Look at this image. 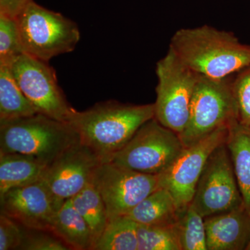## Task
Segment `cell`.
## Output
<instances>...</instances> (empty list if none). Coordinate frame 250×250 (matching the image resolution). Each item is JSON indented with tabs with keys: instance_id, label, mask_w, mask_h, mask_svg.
Listing matches in <instances>:
<instances>
[{
	"instance_id": "obj_1",
	"label": "cell",
	"mask_w": 250,
	"mask_h": 250,
	"mask_svg": "<svg viewBox=\"0 0 250 250\" xmlns=\"http://www.w3.org/2000/svg\"><path fill=\"white\" fill-rule=\"evenodd\" d=\"M154 118V104L133 105L109 100L85 111L74 110L67 123L76 131L80 142L106 163Z\"/></svg>"
},
{
	"instance_id": "obj_2",
	"label": "cell",
	"mask_w": 250,
	"mask_h": 250,
	"mask_svg": "<svg viewBox=\"0 0 250 250\" xmlns=\"http://www.w3.org/2000/svg\"><path fill=\"white\" fill-rule=\"evenodd\" d=\"M169 49L192 72L208 78H228L250 66V45L209 26L179 29Z\"/></svg>"
},
{
	"instance_id": "obj_3",
	"label": "cell",
	"mask_w": 250,
	"mask_h": 250,
	"mask_svg": "<svg viewBox=\"0 0 250 250\" xmlns=\"http://www.w3.org/2000/svg\"><path fill=\"white\" fill-rule=\"evenodd\" d=\"M80 141L68 123L40 113L0 121V153L33 156L47 166Z\"/></svg>"
},
{
	"instance_id": "obj_4",
	"label": "cell",
	"mask_w": 250,
	"mask_h": 250,
	"mask_svg": "<svg viewBox=\"0 0 250 250\" xmlns=\"http://www.w3.org/2000/svg\"><path fill=\"white\" fill-rule=\"evenodd\" d=\"M16 19L23 53L44 62L72 52L80 40L76 23L33 0Z\"/></svg>"
},
{
	"instance_id": "obj_5",
	"label": "cell",
	"mask_w": 250,
	"mask_h": 250,
	"mask_svg": "<svg viewBox=\"0 0 250 250\" xmlns=\"http://www.w3.org/2000/svg\"><path fill=\"white\" fill-rule=\"evenodd\" d=\"M156 100L154 118L179 135L185 129L199 75L192 72L169 49L156 64Z\"/></svg>"
},
{
	"instance_id": "obj_6",
	"label": "cell",
	"mask_w": 250,
	"mask_h": 250,
	"mask_svg": "<svg viewBox=\"0 0 250 250\" xmlns=\"http://www.w3.org/2000/svg\"><path fill=\"white\" fill-rule=\"evenodd\" d=\"M184 149L179 134L154 118L143 124L108 162L135 172L159 175L170 167Z\"/></svg>"
},
{
	"instance_id": "obj_7",
	"label": "cell",
	"mask_w": 250,
	"mask_h": 250,
	"mask_svg": "<svg viewBox=\"0 0 250 250\" xmlns=\"http://www.w3.org/2000/svg\"><path fill=\"white\" fill-rule=\"evenodd\" d=\"M235 119L238 118L232 82L199 75L188 122L179 136L184 147H190Z\"/></svg>"
},
{
	"instance_id": "obj_8",
	"label": "cell",
	"mask_w": 250,
	"mask_h": 250,
	"mask_svg": "<svg viewBox=\"0 0 250 250\" xmlns=\"http://www.w3.org/2000/svg\"><path fill=\"white\" fill-rule=\"evenodd\" d=\"M10 68L36 113L67 123L75 108L67 103L48 62L22 53Z\"/></svg>"
},
{
	"instance_id": "obj_9",
	"label": "cell",
	"mask_w": 250,
	"mask_h": 250,
	"mask_svg": "<svg viewBox=\"0 0 250 250\" xmlns=\"http://www.w3.org/2000/svg\"><path fill=\"white\" fill-rule=\"evenodd\" d=\"M191 203L204 218L243 205L225 143L219 146L208 157Z\"/></svg>"
},
{
	"instance_id": "obj_10",
	"label": "cell",
	"mask_w": 250,
	"mask_h": 250,
	"mask_svg": "<svg viewBox=\"0 0 250 250\" xmlns=\"http://www.w3.org/2000/svg\"><path fill=\"white\" fill-rule=\"evenodd\" d=\"M91 182L103 198L108 220L126 215L161 188L159 175L135 172L110 162L97 167Z\"/></svg>"
},
{
	"instance_id": "obj_11",
	"label": "cell",
	"mask_w": 250,
	"mask_h": 250,
	"mask_svg": "<svg viewBox=\"0 0 250 250\" xmlns=\"http://www.w3.org/2000/svg\"><path fill=\"white\" fill-rule=\"evenodd\" d=\"M228 132V126H222L198 143L184 147L170 167L159 174L160 187L170 192L179 210L191 203L208 157L226 142Z\"/></svg>"
},
{
	"instance_id": "obj_12",
	"label": "cell",
	"mask_w": 250,
	"mask_h": 250,
	"mask_svg": "<svg viewBox=\"0 0 250 250\" xmlns=\"http://www.w3.org/2000/svg\"><path fill=\"white\" fill-rule=\"evenodd\" d=\"M102 161L82 143L64 151L46 167L41 182L52 195L57 209L91 182Z\"/></svg>"
},
{
	"instance_id": "obj_13",
	"label": "cell",
	"mask_w": 250,
	"mask_h": 250,
	"mask_svg": "<svg viewBox=\"0 0 250 250\" xmlns=\"http://www.w3.org/2000/svg\"><path fill=\"white\" fill-rule=\"evenodd\" d=\"M1 213L33 231L51 232L57 209L42 182L17 188L0 196Z\"/></svg>"
},
{
	"instance_id": "obj_14",
	"label": "cell",
	"mask_w": 250,
	"mask_h": 250,
	"mask_svg": "<svg viewBox=\"0 0 250 250\" xmlns=\"http://www.w3.org/2000/svg\"><path fill=\"white\" fill-rule=\"evenodd\" d=\"M208 250H246L250 243V214L244 205L205 218Z\"/></svg>"
},
{
	"instance_id": "obj_15",
	"label": "cell",
	"mask_w": 250,
	"mask_h": 250,
	"mask_svg": "<svg viewBox=\"0 0 250 250\" xmlns=\"http://www.w3.org/2000/svg\"><path fill=\"white\" fill-rule=\"evenodd\" d=\"M47 164L21 153H0V196L12 189L41 182Z\"/></svg>"
},
{
	"instance_id": "obj_16",
	"label": "cell",
	"mask_w": 250,
	"mask_h": 250,
	"mask_svg": "<svg viewBox=\"0 0 250 250\" xmlns=\"http://www.w3.org/2000/svg\"><path fill=\"white\" fill-rule=\"evenodd\" d=\"M243 205L250 214V126L238 119L228 125L226 142Z\"/></svg>"
},
{
	"instance_id": "obj_17",
	"label": "cell",
	"mask_w": 250,
	"mask_h": 250,
	"mask_svg": "<svg viewBox=\"0 0 250 250\" xmlns=\"http://www.w3.org/2000/svg\"><path fill=\"white\" fill-rule=\"evenodd\" d=\"M51 233L60 238L70 250H93V236L89 227L74 207L70 199L56 212Z\"/></svg>"
},
{
	"instance_id": "obj_18",
	"label": "cell",
	"mask_w": 250,
	"mask_h": 250,
	"mask_svg": "<svg viewBox=\"0 0 250 250\" xmlns=\"http://www.w3.org/2000/svg\"><path fill=\"white\" fill-rule=\"evenodd\" d=\"M179 210L170 192L159 188L126 214L140 225H170L177 222Z\"/></svg>"
},
{
	"instance_id": "obj_19",
	"label": "cell",
	"mask_w": 250,
	"mask_h": 250,
	"mask_svg": "<svg viewBox=\"0 0 250 250\" xmlns=\"http://www.w3.org/2000/svg\"><path fill=\"white\" fill-rule=\"evenodd\" d=\"M36 113L15 80L10 66L0 65V121H11Z\"/></svg>"
},
{
	"instance_id": "obj_20",
	"label": "cell",
	"mask_w": 250,
	"mask_h": 250,
	"mask_svg": "<svg viewBox=\"0 0 250 250\" xmlns=\"http://www.w3.org/2000/svg\"><path fill=\"white\" fill-rule=\"evenodd\" d=\"M70 200L74 207L88 224L95 248L108 221L106 207L100 192L90 182Z\"/></svg>"
},
{
	"instance_id": "obj_21",
	"label": "cell",
	"mask_w": 250,
	"mask_h": 250,
	"mask_svg": "<svg viewBox=\"0 0 250 250\" xmlns=\"http://www.w3.org/2000/svg\"><path fill=\"white\" fill-rule=\"evenodd\" d=\"M137 223L126 215L108 220L94 250H138Z\"/></svg>"
},
{
	"instance_id": "obj_22",
	"label": "cell",
	"mask_w": 250,
	"mask_h": 250,
	"mask_svg": "<svg viewBox=\"0 0 250 250\" xmlns=\"http://www.w3.org/2000/svg\"><path fill=\"white\" fill-rule=\"evenodd\" d=\"M177 229L181 250H208L205 218L192 203L179 210Z\"/></svg>"
},
{
	"instance_id": "obj_23",
	"label": "cell",
	"mask_w": 250,
	"mask_h": 250,
	"mask_svg": "<svg viewBox=\"0 0 250 250\" xmlns=\"http://www.w3.org/2000/svg\"><path fill=\"white\" fill-rule=\"evenodd\" d=\"M137 235L138 250H181L177 222L163 225L137 224Z\"/></svg>"
},
{
	"instance_id": "obj_24",
	"label": "cell",
	"mask_w": 250,
	"mask_h": 250,
	"mask_svg": "<svg viewBox=\"0 0 250 250\" xmlns=\"http://www.w3.org/2000/svg\"><path fill=\"white\" fill-rule=\"evenodd\" d=\"M22 53L17 19L0 14V65L10 66Z\"/></svg>"
},
{
	"instance_id": "obj_25",
	"label": "cell",
	"mask_w": 250,
	"mask_h": 250,
	"mask_svg": "<svg viewBox=\"0 0 250 250\" xmlns=\"http://www.w3.org/2000/svg\"><path fill=\"white\" fill-rule=\"evenodd\" d=\"M232 92L238 121L250 126V66L241 70L233 81Z\"/></svg>"
},
{
	"instance_id": "obj_26",
	"label": "cell",
	"mask_w": 250,
	"mask_h": 250,
	"mask_svg": "<svg viewBox=\"0 0 250 250\" xmlns=\"http://www.w3.org/2000/svg\"><path fill=\"white\" fill-rule=\"evenodd\" d=\"M49 231H36V233L24 234L19 250H67L69 247L60 238Z\"/></svg>"
},
{
	"instance_id": "obj_27",
	"label": "cell",
	"mask_w": 250,
	"mask_h": 250,
	"mask_svg": "<svg viewBox=\"0 0 250 250\" xmlns=\"http://www.w3.org/2000/svg\"><path fill=\"white\" fill-rule=\"evenodd\" d=\"M16 221L7 215H0V250L20 249L24 239Z\"/></svg>"
},
{
	"instance_id": "obj_28",
	"label": "cell",
	"mask_w": 250,
	"mask_h": 250,
	"mask_svg": "<svg viewBox=\"0 0 250 250\" xmlns=\"http://www.w3.org/2000/svg\"><path fill=\"white\" fill-rule=\"evenodd\" d=\"M32 0H0V14L16 18Z\"/></svg>"
},
{
	"instance_id": "obj_29",
	"label": "cell",
	"mask_w": 250,
	"mask_h": 250,
	"mask_svg": "<svg viewBox=\"0 0 250 250\" xmlns=\"http://www.w3.org/2000/svg\"><path fill=\"white\" fill-rule=\"evenodd\" d=\"M246 250H250V243H249V245H248V248H247Z\"/></svg>"
}]
</instances>
